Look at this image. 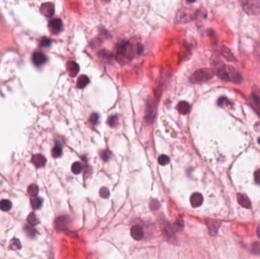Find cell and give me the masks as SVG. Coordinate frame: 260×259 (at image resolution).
<instances>
[{
	"mask_svg": "<svg viewBox=\"0 0 260 259\" xmlns=\"http://www.w3.org/2000/svg\"><path fill=\"white\" fill-rule=\"evenodd\" d=\"M143 46L140 43H133L131 40L126 41L120 46L117 50L116 59L120 65H126L131 62L137 54H141Z\"/></svg>",
	"mask_w": 260,
	"mask_h": 259,
	"instance_id": "cell-1",
	"label": "cell"
},
{
	"mask_svg": "<svg viewBox=\"0 0 260 259\" xmlns=\"http://www.w3.org/2000/svg\"><path fill=\"white\" fill-rule=\"evenodd\" d=\"M214 72L209 68H202L195 72L190 78V81L193 83H201L211 79L213 77Z\"/></svg>",
	"mask_w": 260,
	"mask_h": 259,
	"instance_id": "cell-2",
	"label": "cell"
},
{
	"mask_svg": "<svg viewBox=\"0 0 260 259\" xmlns=\"http://www.w3.org/2000/svg\"><path fill=\"white\" fill-rule=\"evenodd\" d=\"M243 9L251 14H256L260 11V2H243Z\"/></svg>",
	"mask_w": 260,
	"mask_h": 259,
	"instance_id": "cell-3",
	"label": "cell"
},
{
	"mask_svg": "<svg viewBox=\"0 0 260 259\" xmlns=\"http://www.w3.org/2000/svg\"><path fill=\"white\" fill-rule=\"evenodd\" d=\"M155 107L154 103L151 99L148 100L147 105H146V110H145V119L148 123H152L155 116Z\"/></svg>",
	"mask_w": 260,
	"mask_h": 259,
	"instance_id": "cell-4",
	"label": "cell"
},
{
	"mask_svg": "<svg viewBox=\"0 0 260 259\" xmlns=\"http://www.w3.org/2000/svg\"><path fill=\"white\" fill-rule=\"evenodd\" d=\"M193 18V17L191 13L188 12L186 10L180 11L177 13V18H176V22L177 24H183V23H187L189 21H192Z\"/></svg>",
	"mask_w": 260,
	"mask_h": 259,
	"instance_id": "cell-5",
	"label": "cell"
},
{
	"mask_svg": "<svg viewBox=\"0 0 260 259\" xmlns=\"http://www.w3.org/2000/svg\"><path fill=\"white\" fill-rule=\"evenodd\" d=\"M62 22L59 18H55L49 22V28H50V31L55 34L59 33L60 30H62Z\"/></svg>",
	"mask_w": 260,
	"mask_h": 259,
	"instance_id": "cell-6",
	"label": "cell"
},
{
	"mask_svg": "<svg viewBox=\"0 0 260 259\" xmlns=\"http://www.w3.org/2000/svg\"><path fill=\"white\" fill-rule=\"evenodd\" d=\"M66 70L71 77H75L80 70L79 65L74 61H68L66 63Z\"/></svg>",
	"mask_w": 260,
	"mask_h": 259,
	"instance_id": "cell-7",
	"label": "cell"
},
{
	"mask_svg": "<svg viewBox=\"0 0 260 259\" xmlns=\"http://www.w3.org/2000/svg\"><path fill=\"white\" fill-rule=\"evenodd\" d=\"M131 236L134 239L139 241L142 240L144 236V232L143 229L139 225H135L132 227L131 229Z\"/></svg>",
	"mask_w": 260,
	"mask_h": 259,
	"instance_id": "cell-8",
	"label": "cell"
},
{
	"mask_svg": "<svg viewBox=\"0 0 260 259\" xmlns=\"http://www.w3.org/2000/svg\"><path fill=\"white\" fill-rule=\"evenodd\" d=\"M203 196L200 193L196 192L193 193L190 197V203L193 208H198L200 207L203 203Z\"/></svg>",
	"mask_w": 260,
	"mask_h": 259,
	"instance_id": "cell-9",
	"label": "cell"
},
{
	"mask_svg": "<svg viewBox=\"0 0 260 259\" xmlns=\"http://www.w3.org/2000/svg\"><path fill=\"white\" fill-rule=\"evenodd\" d=\"M54 5L52 3H44L40 8V11L43 15L46 17H51L54 14Z\"/></svg>",
	"mask_w": 260,
	"mask_h": 259,
	"instance_id": "cell-10",
	"label": "cell"
},
{
	"mask_svg": "<svg viewBox=\"0 0 260 259\" xmlns=\"http://www.w3.org/2000/svg\"><path fill=\"white\" fill-rule=\"evenodd\" d=\"M69 223V218L67 216H62L56 220V226L58 229H66Z\"/></svg>",
	"mask_w": 260,
	"mask_h": 259,
	"instance_id": "cell-11",
	"label": "cell"
},
{
	"mask_svg": "<svg viewBox=\"0 0 260 259\" xmlns=\"http://www.w3.org/2000/svg\"><path fill=\"white\" fill-rule=\"evenodd\" d=\"M32 59H33L34 63L36 65H38V66L43 65L46 62V56L43 53H42L41 52H36V53H34V55H33V57H32Z\"/></svg>",
	"mask_w": 260,
	"mask_h": 259,
	"instance_id": "cell-12",
	"label": "cell"
},
{
	"mask_svg": "<svg viewBox=\"0 0 260 259\" xmlns=\"http://www.w3.org/2000/svg\"><path fill=\"white\" fill-rule=\"evenodd\" d=\"M177 110L180 114L182 115H186L190 113V103H187L186 101H180V103L177 104Z\"/></svg>",
	"mask_w": 260,
	"mask_h": 259,
	"instance_id": "cell-13",
	"label": "cell"
},
{
	"mask_svg": "<svg viewBox=\"0 0 260 259\" xmlns=\"http://www.w3.org/2000/svg\"><path fill=\"white\" fill-rule=\"evenodd\" d=\"M237 201L238 203L240 204V206H242L243 208H251V203L250 201L249 200L247 197L246 195L243 194H238L237 195Z\"/></svg>",
	"mask_w": 260,
	"mask_h": 259,
	"instance_id": "cell-14",
	"label": "cell"
},
{
	"mask_svg": "<svg viewBox=\"0 0 260 259\" xmlns=\"http://www.w3.org/2000/svg\"><path fill=\"white\" fill-rule=\"evenodd\" d=\"M46 159L41 154H36L32 158V162L34 163V165L37 167H43L46 164Z\"/></svg>",
	"mask_w": 260,
	"mask_h": 259,
	"instance_id": "cell-15",
	"label": "cell"
},
{
	"mask_svg": "<svg viewBox=\"0 0 260 259\" xmlns=\"http://www.w3.org/2000/svg\"><path fill=\"white\" fill-rule=\"evenodd\" d=\"M89 82L90 80L88 76L85 75H81L77 80V87L80 88V89H82V88H85Z\"/></svg>",
	"mask_w": 260,
	"mask_h": 259,
	"instance_id": "cell-16",
	"label": "cell"
},
{
	"mask_svg": "<svg viewBox=\"0 0 260 259\" xmlns=\"http://www.w3.org/2000/svg\"><path fill=\"white\" fill-rule=\"evenodd\" d=\"M38 192L39 188L38 186L35 184L30 185V186H29L28 188H27V192H28V194L30 195V196H32V197H36V196L37 195V194H38Z\"/></svg>",
	"mask_w": 260,
	"mask_h": 259,
	"instance_id": "cell-17",
	"label": "cell"
},
{
	"mask_svg": "<svg viewBox=\"0 0 260 259\" xmlns=\"http://www.w3.org/2000/svg\"><path fill=\"white\" fill-rule=\"evenodd\" d=\"M27 222L29 223V224L31 225V226H36V225H37V224L39 223L38 219H37V217H36L35 214L33 213V212L30 213V214L27 216Z\"/></svg>",
	"mask_w": 260,
	"mask_h": 259,
	"instance_id": "cell-18",
	"label": "cell"
},
{
	"mask_svg": "<svg viewBox=\"0 0 260 259\" xmlns=\"http://www.w3.org/2000/svg\"><path fill=\"white\" fill-rule=\"evenodd\" d=\"M0 208L3 211H8L11 208V203L8 200H2L0 202Z\"/></svg>",
	"mask_w": 260,
	"mask_h": 259,
	"instance_id": "cell-19",
	"label": "cell"
},
{
	"mask_svg": "<svg viewBox=\"0 0 260 259\" xmlns=\"http://www.w3.org/2000/svg\"><path fill=\"white\" fill-rule=\"evenodd\" d=\"M118 122H119L118 116L115 115V116H112L109 118L108 121H107V123H108V125L110 126V127L115 128L117 127V125H118Z\"/></svg>",
	"mask_w": 260,
	"mask_h": 259,
	"instance_id": "cell-20",
	"label": "cell"
},
{
	"mask_svg": "<svg viewBox=\"0 0 260 259\" xmlns=\"http://www.w3.org/2000/svg\"><path fill=\"white\" fill-rule=\"evenodd\" d=\"M30 201H31V205L34 210L39 209L42 205V200L40 198H33Z\"/></svg>",
	"mask_w": 260,
	"mask_h": 259,
	"instance_id": "cell-21",
	"label": "cell"
},
{
	"mask_svg": "<svg viewBox=\"0 0 260 259\" xmlns=\"http://www.w3.org/2000/svg\"><path fill=\"white\" fill-rule=\"evenodd\" d=\"M174 226H175V229L177 230H182L183 228V220L182 217L180 216L177 217V220H176L175 223H174Z\"/></svg>",
	"mask_w": 260,
	"mask_h": 259,
	"instance_id": "cell-22",
	"label": "cell"
},
{
	"mask_svg": "<svg viewBox=\"0 0 260 259\" xmlns=\"http://www.w3.org/2000/svg\"><path fill=\"white\" fill-rule=\"evenodd\" d=\"M82 167L81 163L79 162H75L72 164V171L73 173L75 174H79L81 172H82Z\"/></svg>",
	"mask_w": 260,
	"mask_h": 259,
	"instance_id": "cell-23",
	"label": "cell"
},
{
	"mask_svg": "<svg viewBox=\"0 0 260 259\" xmlns=\"http://www.w3.org/2000/svg\"><path fill=\"white\" fill-rule=\"evenodd\" d=\"M24 229V231H25V232L27 233V235L28 236L31 237V238L35 236L36 234H37V231H36V229H34V228L30 227V226L25 225Z\"/></svg>",
	"mask_w": 260,
	"mask_h": 259,
	"instance_id": "cell-24",
	"label": "cell"
},
{
	"mask_svg": "<svg viewBox=\"0 0 260 259\" xmlns=\"http://www.w3.org/2000/svg\"><path fill=\"white\" fill-rule=\"evenodd\" d=\"M158 163L160 165L165 166L170 163V158L165 154H162L158 158Z\"/></svg>",
	"mask_w": 260,
	"mask_h": 259,
	"instance_id": "cell-25",
	"label": "cell"
},
{
	"mask_svg": "<svg viewBox=\"0 0 260 259\" xmlns=\"http://www.w3.org/2000/svg\"><path fill=\"white\" fill-rule=\"evenodd\" d=\"M208 230L211 235H215L218 231V226H216V223L215 222H208L207 223Z\"/></svg>",
	"mask_w": 260,
	"mask_h": 259,
	"instance_id": "cell-26",
	"label": "cell"
},
{
	"mask_svg": "<svg viewBox=\"0 0 260 259\" xmlns=\"http://www.w3.org/2000/svg\"><path fill=\"white\" fill-rule=\"evenodd\" d=\"M251 249H252V253H254V254H258V255H260V241L255 242L252 245Z\"/></svg>",
	"mask_w": 260,
	"mask_h": 259,
	"instance_id": "cell-27",
	"label": "cell"
},
{
	"mask_svg": "<svg viewBox=\"0 0 260 259\" xmlns=\"http://www.w3.org/2000/svg\"><path fill=\"white\" fill-rule=\"evenodd\" d=\"M62 155V148L61 147L56 145L52 151V156L55 158H59Z\"/></svg>",
	"mask_w": 260,
	"mask_h": 259,
	"instance_id": "cell-28",
	"label": "cell"
},
{
	"mask_svg": "<svg viewBox=\"0 0 260 259\" xmlns=\"http://www.w3.org/2000/svg\"><path fill=\"white\" fill-rule=\"evenodd\" d=\"M99 195L102 198H108L110 196V192L109 189L106 187H102L100 189Z\"/></svg>",
	"mask_w": 260,
	"mask_h": 259,
	"instance_id": "cell-29",
	"label": "cell"
},
{
	"mask_svg": "<svg viewBox=\"0 0 260 259\" xmlns=\"http://www.w3.org/2000/svg\"><path fill=\"white\" fill-rule=\"evenodd\" d=\"M21 242H20V241L18 239H14L11 240V248H12V249H19V248H21Z\"/></svg>",
	"mask_w": 260,
	"mask_h": 259,
	"instance_id": "cell-30",
	"label": "cell"
},
{
	"mask_svg": "<svg viewBox=\"0 0 260 259\" xmlns=\"http://www.w3.org/2000/svg\"><path fill=\"white\" fill-rule=\"evenodd\" d=\"M98 119H99V115L97 114V113H93V114H91V116L89 117L90 123H91L93 126H95V125L97 123Z\"/></svg>",
	"mask_w": 260,
	"mask_h": 259,
	"instance_id": "cell-31",
	"label": "cell"
},
{
	"mask_svg": "<svg viewBox=\"0 0 260 259\" xmlns=\"http://www.w3.org/2000/svg\"><path fill=\"white\" fill-rule=\"evenodd\" d=\"M160 203L156 199H152L150 203V208L153 211H156L159 208Z\"/></svg>",
	"mask_w": 260,
	"mask_h": 259,
	"instance_id": "cell-32",
	"label": "cell"
},
{
	"mask_svg": "<svg viewBox=\"0 0 260 259\" xmlns=\"http://www.w3.org/2000/svg\"><path fill=\"white\" fill-rule=\"evenodd\" d=\"M110 153L108 151H103L101 153V158H102L104 161H108L109 158H110Z\"/></svg>",
	"mask_w": 260,
	"mask_h": 259,
	"instance_id": "cell-33",
	"label": "cell"
},
{
	"mask_svg": "<svg viewBox=\"0 0 260 259\" xmlns=\"http://www.w3.org/2000/svg\"><path fill=\"white\" fill-rule=\"evenodd\" d=\"M254 178H255V181L257 184L260 185V170H256L254 174Z\"/></svg>",
	"mask_w": 260,
	"mask_h": 259,
	"instance_id": "cell-34",
	"label": "cell"
},
{
	"mask_svg": "<svg viewBox=\"0 0 260 259\" xmlns=\"http://www.w3.org/2000/svg\"><path fill=\"white\" fill-rule=\"evenodd\" d=\"M51 43V40L48 38H43L41 41V45L43 46H47L50 44Z\"/></svg>",
	"mask_w": 260,
	"mask_h": 259,
	"instance_id": "cell-35",
	"label": "cell"
},
{
	"mask_svg": "<svg viewBox=\"0 0 260 259\" xmlns=\"http://www.w3.org/2000/svg\"><path fill=\"white\" fill-rule=\"evenodd\" d=\"M50 259H53V253H52V254H50Z\"/></svg>",
	"mask_w": 260,
	"mask_h": 259,
	"instance_id": "cell-36",
	"label": "cell"
},
{
	"mask_svg": "<svg viewBox=\"0 0 260 259\" xmlns=\"http://www.w3.org/2000/svg\"><path fill=\"white\" fill-rule=\"evenodd\" d=\"M258 143H259V144H260V139H258Z\"/></svg>",
	"mask_w": 260,
	"mask_h": 259,
	"instance_id": "cell-37",
	"label": "cell"
}]
</instances>
